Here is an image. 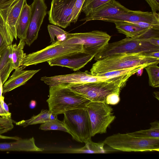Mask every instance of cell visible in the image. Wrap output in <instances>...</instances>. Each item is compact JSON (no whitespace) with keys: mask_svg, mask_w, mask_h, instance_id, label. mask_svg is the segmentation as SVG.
Wrapping results in <instances>:
<instances>
[{"mask_svg":"<svg viewBox=\"0 0 159 159\" xmlns=\"http://www.w3.org/2000/svg\"><path fill=\"white\" fill-rule=\"evenodd\" d=\"M159 63V58L148 56L146 53L117 54L97 61L93 65L90 72L93 75H97L116 70Z\"/></svg>","mask_w":159,"mask_h":159,"instance_id":"cell-1","label":"cell"},{"mask_svg":"<svg viewBox=\"0 0 159 159\" xmlns=\"http://www.w3.org/2000/svg\"><path fill=\"white\" fill-rule=\"evenodd\" d=\"M49 87V97L47 102L48 110L55 116L73 109L86 108L91 102L72 90L66 84Z\"/></svg>","mask_w":159,"mask_h":159,"instance_id":"cell-2","label":"cell"},{"mask_svg":"<svg viewBox=\"0 0 159 159\" xmlns=\"http://www.w3.org/2000/svg\"><path fill=\"white\" fill-rule=\"evenodd\" d=\"M131 75L121 76L104 81L82 84H66L71 89L91 102L106 103L109 96L115 92H120Z\"/></svg>","mask_w":159,"mask_h":159,"instance_id":"cell-3","label":"cell"},{"mask_svg":"<svg viewBox=\"0 0 159 159\" xmlns=\"http://www.w3.org/2000/svg\"><path fill=\"white\" fill-rule=\"evenodd\" d=\"M103 142L114 149L123 152L159 151V138L140 137L129 133L113 134Z\"/></svg>","mask_w":159,"mask_h":159,"instance_id":"cell-4","label":"cell"},{"mask_svg":"<svg viewBox=\"0 0 159 159\" xmlns=\"http://www.w3.org/2000/svg\"><path fill=\"white\" fill-rule=\"evenodd\" d=\"M63 114L65 127L73 139L85 143L91 139L92 126L87 108L73 109Z\"/></svg>","mask_w":159,"mask_h":159,"instance_id":"cell-5","label":"cell"},{"mask_svg":"<svg viewBox=\"0 0 159 159\" xmlns=\"http://www.w3.org/2000/svg\"><path fill=\"white\" fill-rule=\"evenodd\" d=\"M111 38L106 32L96 30L86 33H68L64 40L57 42L62 44H81L83 51L95 56L109 43Z\"/></svg>","mask_w":159,"mask_h":159,"instance_id":"cell-6","label":"cell"},{"mask_svg":"<svg viewBox=\"0 0 159 159\" xmlns=\"http://www.w3.org/2000/svg\"><path fill=\"white\" fill-rule=\"evenodd\" d=\"M159 51V46H155L140 39L127 38L120 41L108 43L96 54L97 61L111 55L123 53H147Z\"/></svg>","mask_w":159,"mask_h":159,"instance_id":"cell-7","label":"cell"},{"mask_svg":"<svg viewBox=\"0 0 159 159\" xmlns=\"http://www.w3.org/2000/svg\"><path fill=\"white\" fill-rule=\"evenodd\" d=\"M81 51H83V45L81 44H62L56 41L40 50L27 55L25 54L21 66L25 67L36 65Z\"/></svg>","mask_w":159,"mask_h":159,"instance_id":"cell-8","label":"cell"},{"mask_svg":"<svg viewBox=\"0 0 159 159\" xmlns=\"http://www.w3.org/2000/svg\"><path fill=\"white\" fill-rule=\"evenodd\" d=\"M92 126V136L107 132V129L115 120L113 109L104 103L90 102L87 106Z\"/></svg>","mask_w":159,"mask_h":159,"instance_id":"cell-9","label":"cell"},{"mask_svg":"<svg viewBox=\"0 0 159 159\" xmlns=\"http://www.w3.org/2000/svg\"><path fill=\"white\" fill-rule=\"evenodd\" d=\"M76 0H52L48 12L49 22L65 28L71 23L70 16Z\"/></svg>","mask_w":159,"mask_h":159,"instance_id":"cell-10","label":"cell"},{"mask_svg":"<svg viewBox=\"0 0 159 159\" xmlns=\"http://www.w3.org/2000/svg\"><path fill=\"white\" fill-rule=\"evenodd\" d=\"M110 79L105 76L93 75L87 70L51 77L45 76L41 80L49 87L61 84H82L104 81Z\"/></svg>","mask_w":159,"mask_h":159,"instance_id":"cell-11","label":"cell"},{"mask_svg":"<svg viewBox=\"0 0 159 159\" xmlns=\"http://www.w3.org/2000/svg\"><path fill=\"white\" fill-rule=\"evenodd\" d=\"M30 7V22L24 40L25 44L29 46L37 38L39 30L47 14V9L45 0H34Z\"/></svg>","mask_w":159,"mask_h":159,"instance_id":"cell-12","label":"cell"},{"mask_svg":"<svg viewBox=\"0 0 159 159\" xmlns=\"http://www.w3.org/2000/svg\"><path fill=\"white\" fill-rule=\"evenodd\" d=\"M95 55L83 51L68 54L47 62L51 66H59L77 71L84 66L94 57Z\"/></svg>","mask_w":159,"mask_h":159,"instance_id":"cell-13","label":"cell"},{"mask_svg":"<svg viewBox=\"0 0 159 159\" xmlns=\"http://www.w3.org/2000/svg\"><path fill=\"white\" fill-rule=\"evenodd\" d=\"M129 10L115 0H110L95 9L80 20L87 21L101 20L120 14L127 12Z\"/></svg>","mask_w":159,"mask_h":159,"instance_id":"cell-14","label":"cell"},{"mask_svg":"<svg viewBox=\"0 0 159 159\" xmlns=\"http://www.w3.org/2000/svg\"><path fill=\"white\" fill-rule=\"evenodd\" d=\"M102 20L112 23L119 21L131 23L143 22L159 25V14L157 12L130 10L127 12L113 16Z\"/></svg>","mask_w":159,"mask_h":159,"instance_id":"cell-15","label":"cell"},{"mask_svg":"<svg viewBox=\"0 0 159 159\" xmlns=\"http://www.w3.org/2000/svg\"><path fill=\"white\" fill-rule=\"evenodd\" d=\"M118 32L127 38L143 39L159 37V30L140 27L132 23L119 21L113 22Z\"/></svg>","mask_w":159,"mask_h":159,"instance_id":"cell-16","label":"cell"},{"mask_svg":"<svg viewBox=\"0 0 159 159\" xmlns=\"http://www.w3.org/2000/svg\"><path fill=\"white\" fill-rule=\"evenodd\" d=\"M25 67L21 66L15 69L9 79L3 85V93H5L25 84L35 74L40 70H24Z\"/></svg>","mask_w":159,"mask_h":159,"instance_id":"cell-17","label":"cell"},{"mask_svg":"<svg viewBox=\"0 0 159 159\" xmlns=\"http://www.w3.org/2000/svg\"><path fill=\"white\" fill-rule=\"evenodd\" d=\"M26 0H18L8 8L0 10V13L14 39H17L16 26L22 8Z\"/></svg>","mask_w":159,"mask_h":159,"instance_id":"cell-18","label":"cell"},{"mask_svg":"<svg viewBox=\"0 0 159 159\" xmlns=\"http://www.w3.org/2000/svg\"><path fill=\"white\" fill-rule=\"evenodd\" d=\"M43 148H39L35 144L32 137L29 139H20L15 142L0 143V151L42 152Z\"/></svg>","mask_w":159,"mask_h":159,"instance_id":"cell-19","label":"cell"},{"mask_svg":"<svg viewBox=\"0 0 159 159\" xmlns=\"http://www.w3.org/2000/svg\"><path fill=\"white\" fill-rule=\"evenodd\" d=\"M14 69L10 45L0 52V75L3 84Z\"/></svg>","mask_w":159,"mask_h":159,"instance_id":"cell-20","label":"cell"},{"mask_svg":"<svg viewBox=\"0 0 159 159\" xmlns=\"http://www.w3.org/2000/svg\"><path fill=\"white\" fill-rule=\"evenodd\" d=\"M31 8L26 2L24 5L19 18L16 26V35L20 39L24 40L29 25Z\"/></svg>","mask_w":159,"mask_h":159,"instance_id":"cell-21","label":"cell"},{"mask_svg":"<svg viewBox=\"0 0 159 159\" xmlns=\"http://www.w3.org/2000/svg\"><path fill=\"white\" fill-rule=\"evenodd\" d=\"M57 117L52 114L49 110L42 109L40 113L37 115L32 116L30 119L22 120L16 123V125L24 127L30 125L42 124L50 120H53Z\"/></svg>","mask_w":159,"mask_h":159,"instance_id":"cell-22","label":"cell"},{"mask_svg":"<svg viewBox=\"0 0 159 159\" xmlns=\"http://www.w3.org/2000/svg\"><path fill=\"white\" fill-rule=\"evenodd\" d=\"M25 44L24 40L20 39L17 45L16 43L10 45L11 49L12 59L14 69L21 66L22 60L26 54L24 53L23 48Z\"/></svg>","mask_w":159,"mask_h":159,"instance_id":"cell-23","label":"cell"},{"mask_svg":"<svg viewBox=\"0 0 159 159\" xmlns=\"http://www.w3.org/2000/svg\"><path fill=\"white\" fill-rule=\"evenodd\" d=\"M148 66L149 65H142L129 68L119 69L99 74L96 76H105L108 79L121 76H132L136 73L139 70L143 69Z\"/></svg>","mask_w":159,"mask_h":159,"instance_id":"cell-24","label":"cell"},{"mask_svg":"<svg viewBox=\"0 0 159 159\" xmlns=\"http://www.w3.org/2000/svg\"><path fill=\"white\" fill-rule=\"evenodd\" d=\"M150 124L151 126L149 129L141 130L129 134L133 136L140 137L159 138V121H155L151 123Z\"/></svg>","mask_w":159,"mask_h":159,"instance_id":"cell-25","label":"cell"},{"mask_svg":"<svg viewBox=\"0 0 159 159\" xmlns=\"http://www.w3.org/2000/svg\"><path fill=\"white\" fill-rule=\"evenodd\" d=\"M157 65L153 64L144 68L148 75L149 84L153 88L159 87V67Z\"/></svg>","mask_w":159,"mask_h":159,"instance_id":"cell-26","label":"cell"},{"mask_svg":"<svg viewBox=\"0 0 159 159\" xmlns=\"http://www.w3.org/2000/svg\"><path fill=\"white\" fill-rule=\"evenodd\" d=\"M48 29L52 43L63 40L66 38L68 33L54 25H48Z\"/></svg>","mask_w":159,"mask_h":159,"instance_id":"cell-27","label":"cell"},{"mask_svg":"<svg viewBox=\"0 0 159 159\" xmlns=\"http://www.w3.org/2000/svg\"><path fill=\"white\" fill-rule=\"evenodd\" d=\"M39 128L44 130H59L68 133L65 127L63 121L59 120L57 117L54 119L41 124Z\"/></svg>","mask_w":159,"mask_h":159,"instance_id":"cell-28","label":"cell"},{"mask_svg":"<svg viewBox=\"0 0 159 159\" xmlns=\"http://www.w3.org/2000/svg\"><path fill=\"white\" fill-rule=\"evenodd\" d=\"M110 0H85L81 11L87 16L95 9Z\"/></svg>","mask_w":159,"mask_h":159,"instance_id":"cell-29","label":"cell"},{"mask_svg":"<svg viewBox=\"0 0 159 159\" xmlns=\"http://www.w3.org/2000/svg\"><path fill=\"white\" fill-rule=\"evenodd\" d=\"M88 153H104L106 151L104 148L105 144L102 143H96L93 142L91 139L88 140L85 143Z\"/></svg>","mask_w":159,"mask_h":159,"instance_id":"cell-30","label":"cell"},{"mask_svg":"<svg viewBox=\"0 0 159 159\" xmlns=\"http://www.w3.org/2000/svg\"><path fill=\"white\" fill-rule=\"evenodd\" d=\"M85 0H76L73 6L70 16L71 22L75 23L77 20Z\"/></svg>","mask_w":159,"mask_h":159,"instance_id":"cell-31","label":"cell"},{"mask_svg":"<svg viewBox=\"0 0 159 159\" xmlns=\"http://www.w3.org/2000/svg\"><path fill=\"white\" fill-rule=\"evenodd\" d=\"M150 6L152 12L156 13L159 10V0H145Z\"/></svg>","mask_w":159,"mask_h":159,"instance_id":"cell-32","label":"cell"},{"mask_svg":"<svg viewBox=\"0 0 159 159\" xmlns=\"http://www.w3.org/2000/svg\"><path fill=\"white\" fill-rule=\"evenodd\" d=\"M18 0H0V10L8 7Z\"/></svg>","mask_w":159,"mask_h":159,"instance_id":"cell-33","label":"cell"},{"mask_svg":"<svg viewBox=\"0 0 159 159\" xmlns=\"http://www.w3.org/2000/svg\"><path fill=\"white\" fill-rule=\"evenodd\" d=\"M140 39L143 41L147 42L152 45L159 46V37H151Z\"/></svg>","mask_w":159,"mask_h":159,"instance_id":"cell-34","label":"cell"},{"mask_svg":"<svg viewBox=\"0 0 159 159\" xmlns=\"http://www.w3.org/2000/svg\"><path fill=\"white\" fill-rule=\"evenodd\" d=\"M8 45L0 31V52L6 48Z\"/></svg>","mask_w":159,"mask_h":159,"instance_id":"cell-35","label":"cell"},{"mask_svg":"<svg viewBox=\"0 0 159 159\" xmlns=\"http://www.w3.org/2000/svg\"><path fill=\"white\" fill-rule=\"evenodd\" d=\"M0 102L4 110L7 113H10L9 112L8 106L4 101V97L2 96L0 99Z\"/></svg>","mask_w":159,"mask_h":159,"instance_id":"cell-36","label":"cell"},{"mask_svg":"<svg viewBox=\"0 0 159 159\" xmlns=\"http://www.w3.org/2000/svg\"><path fill=\"white\" fill-rule=\"evenodd\" d=\"M11 114V113H8L4 110L0 102V116L4 117H8L10 116Z\"/></svg>","mask_w":159,"mask_h":159,"instance_id":"cell-37","label":"cell"},{"mask_svg":"<svg viewBox=\"0 0 159 159\" xmlns=\"http://www.w3.org/2000/svg\"><path fill=\"white\" fill-rule=\"evenodd\" d=\"M146 54L148 56L159 58V51L147 52Z\"/></svg>","mask_w":159,"mask_h":159,"instance_id":"cell-38","label":"cell"},{"mask_svg":"<svg viewBox=\"0 0 159 159\" xmlns=\"http://www.w3.org/2000/svg\"><path fill=\"white\" fill-rule=\"evenodd\" d=\"M12 139L17 140L19 139V138L16 137H9L2 135L0 134V139Z\"/></svg>","mask_w":159,"mask_h":159,"instance_id":"cell-39","label":"cell"},{"mask_svg":"<svg viewBox=\"0 0 159 159\" xmlns=\"http://www.w3.org/2000/svg\"><path fill=\"white\" fill-rule=\"evenodd\" d=\"M3 84L0 75V99L2 97L3 93Z\"/></svg>","mask_w":159,"mask_h":159,"instance_id":"cell-40","label":"cell"},{"mask_svg":"<svg viewBox=\"0 0 159 159\" xmlns=\"http://www.w3.org/2000/svg\"><path fill=\"white\" fill-rule=\"evenodd\" d=\"M36 105V102L34 100H32L30 103V107L33 109L34 108Z\"/></svg>","mask_w":159,"mask_h":159,"instance_id":"cell-41","label":"cell"},{"mask_svg":"<svg viewBox=\"0 0 159 159\" xmlns=\"http://www.w3.org/2000/svg\"><path fill=\"white\" fill-rule=\"evenodd\" d=\"M143 69H141L137 71V72L136 73H137V75H138V76H141L142 75L143 72Z\"/></svg>","mask_w":159,"mask_h":159,"instance_id":"cell-42","label":"cell"},{"mask_svg":"<svg viewBox=\"0 0 159 159\" xmlns=\"http://www.w3.org/2000/svg\"><path fill=\"white\" fill-rule=\"evenodd\" d=\"M153 93L155 95V97H156V98L159 100V92H155Z\"/></svg>","mask_w":159,"mask_h":159,"instance_id":"cell-43","label":"cell"}]
</instances>
